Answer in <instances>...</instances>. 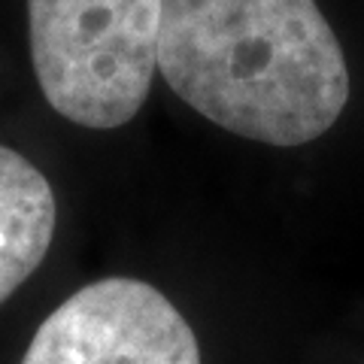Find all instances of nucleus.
Returning a JSON list of instances; mask_svg holds the SVG:
<instances>
[{
	"label": "nucleus",
	"mask_w": 364,
	"mask_h": 364,
	"mask_svg": "<svg viewBox=\"0 0 364 364\" xmlns=\"http://www.w3.org/2000/svg\"><path fill=\"white\" fill-rule=\"evenodd\" d=\"M52 186L21 152L0 143V304L43 264L55 234Z\"/></svg>",
	"instance_id": "20e7f679"
},
{
	"label": "nucleus",
	"mask_w": 364,
	"mask_h": 364,
	"mask_svg": "<svg viewBox=\"0 0 364 364\" xmlns=\"http://www.w3.org/2000/svg\"><path fill=\"white\" fill-rule=\"evenodd\" d=\"M158 73L243 140L304 146L349 104V67L316 0H161Z\"/></svg>",
	"instance_id": "f257e3e1"
},
{
	"label": "nucleus",
	"mask_w": 364,
	"mask_h": 364,
	"mask_svg": "<svg viewBox=\"0 0 364 364\" xmlns=\"http://www.w3.org/2000/svg\"><path fill=\"white\" fill-rule=\"evenodd\" d=\"M21 364H200V346L164 291L107 277L43 318Z\"/></svg>",
	"instance_id": "7ed1b4c3"
},
{
	"label": "nucleus",
	"mask_w": 364,
	"mask_h": 364,
	"mask_svg": "<svg viewBox=\"0 0 364 364\" xmlns=\"http://www.w3.org/2000/svg\"><path fill=\"white\" fill-rule=\"evenodd\" d=\"M31 58L58 116L95 131L128 124L158 70L161 0H28Z\"/></svg>",
	"instance_id": "f03ea898"
}]
</instances>
